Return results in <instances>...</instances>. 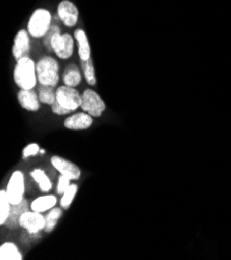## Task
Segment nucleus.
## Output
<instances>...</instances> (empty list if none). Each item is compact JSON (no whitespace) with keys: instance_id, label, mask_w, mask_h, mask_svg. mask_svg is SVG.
Wrapping results in <instances>:
<instances>
[{"instance_id":"1","label":"nucleus","mask_w":231,"mask_h":260,"mask_svg":"<svg viewBox=\"0 0 231 260\" xmlns=\"http://www.w3.org/2000/svg\"><path fill=\"white\" fill-rule=\"evenodd\" d=\"M14 81L20 89L30 90L37 85V63L30 57H24L17 61L14 69Z\"/></svg>"},{"instance_id":"2","label":"nucleus","mask_w":231,"mask_h":260,"mask_svg":"<svg viewBox=\"0 0 231 260\" xmlns=\"http://www.w3.org/2000/svg\"><path fill=\"white\" fill-rule=\"evenodd\" d=\"M38 81L42 85L56 87L59 82V63L51 57L44 56L37 62Z\"/></svg>"},{"instance_id":"3","label":"nucleus","mask_w":231,"mask_h":260,"mask_svg":"<svg viewBox=\"0 0 231 260\" xmlns=\"http://www.w3.org/2000/svg\"><path fill=\"white\" fill-rule=\"evenodd\" d=\"M52 16L48 10L38 9L30 16L27 24V31L35 39L44 38L52 26Z\"/></svg>"},{"instance_id":"4","label":"nucleus","mask_w":231,"mask_h":260,"mask_svg":"<svg viewBox=\"0 0 231 260\" xmlns=\"http://www.w3.org/2000/svg\"><path fill=\"white\" fill-rule=\"evenodd\" d=\"M81 109L92 117H101L106 110V104L93 89H85L81 94Z\"/></svg>"},{"instance_id":"5","label":"nucleus","mask_w":231,"mask_h":260,"mask_svg":"<svg viewBox=\"0 0 231 260\" xmlns=\"http://www.w3.org/2000/svg\"><path fill=\"white\" fill-rule=\"evenodd\" d=\"M6 191L12 205L18 204L24 199L25 176L21 170H16L13 172L9 179Z\"/></svg>"},{"instance_id":"6","label":"nucleus","mask_w":231,"mask_h":260,"mask_svg":"<svg viewBox=\"0 0 231 260\" xmlns=\"http://www.w3.org/2000/svg\"><path fill=\"white\" fill-rule=\"evenodd\" d=\"M56 101L73 112L81 106V94L75 87L62 85L56 89Z\"/></svg>"},{"instance_id":"7","label":"nucleus","mask_w":231,"mask_h":260,"mask_svg":"<svg viewBox=\"0 0 231 260\" xmlns=\"http://www.w3.org/2000/svg\"><path fill=\"white\" fill-rule=\"evenodd\" d=\"M74 39L70 34L56 32L52 39V50L60 59H69L74 53Z\"/></svg>"},{"instance_id":"8","label":"nucleus","mask_w":231,"mask_h":260,"mask_svg":"<svg viewBox=\"0 0 231 260\" xmlns=\"http://www.w3.org/2000/svg\"><path fill=\"white\" fill-rule=\"evenodd\" d=\"M51 165H52L61 175L67 176L71 180H78L81 177V170L75 163L59 157V155H53L50 159Z\"/></svg>"},{"instance_id":"9","label":"nucleus","mask_w":231,"mask_h":260,"mask_svg":"<svg viewBox=\"0 0 231 260\" xmlns=\"http://www.w3.org/2000/svg\"><path fill=\"white\" fill-rule=\"evenodd\" d=\"M46 226V219L42 213L35 211H27L24 213L20 219V227L26 229L28 233L36 235L41 230H44Z\"/></svg>"},{"instance_id":"10","label":"nucleus","mask_w":231,"mask_h":260,"mask_svg":"<svg viewBox=\"0 0 231 260\" xmlns=\"http://www.w3.org/2000/svg\"><path fill=\"white\" fill-rule=\"evenodd\" d=\"M29 32L25 29L20 30L15 39L13 44L12 53L16 61L24 58L29 57L30 55V38Z\"/></svg>"},{"instance_id":"11","label":"nucleus","mask_w":231,"mask_h":260,"mask_svg":"<svg viewBox=\"0 0 231 260\" xmlns=\"http://www.w3.org/2000/svg\"><path fill=\"white\" fill-rule=\"evenodd\" d=\"M57 14L60 21L67 26V27H73L78 22L79 12L75 4L70 0H62L58 5Z\"/></svg>"},{"instance_id":"12","label":"nucleus","mask_w":231,"mask_h":260,"mask_svg":"<svg viewBox=\"0 0 231 260\" xmlns=\"http://www.w3.org/2000/svg\"><path fill=\"white\" fill-rule=\"evenodd\" d=\"M93 123V117L86 112H79L70 115L63 121V125L72 131H84L89 128Z\"/></svg>"},{"instance_id":"13","label":"nucleus","mask_w":231,"mask_h":260,"mask_svg":"<svg viewBox=\"0 0 231 260\" xmlns=\"http://www.w3.org/2000/svg\"><path fill=\"white\" fill-rule=\"evenodd\" d=\"M29 210H31L30 203L28 202L27 199H25V198L20 203L13 204L9 218L5 225L11 230L17 229L18 227H20V219H21L22 215Z\"/></svg>"},{"instance_id":"14","label":"nucleus","mask_w":231,"mask_h":260,"mask_svg":"<svg viewBox=\"0 0 231 260\" xmlns=\"http://www.w3.org/2000/svg\"><path fill=\"white\" fill-rule=\"evenodd\" d=\"M18 101L20 106L27 111L37 112L40 109L41 101L39 99V94L34 89H21L18 92Z\"/></svg>"},{"instance_id":"15","label":"nucleus","mask_w":231,"mask_h":260,"mask_svg":"<svg viewBox=\"0 0 231 260\" xmlns=\"http://www.w3.org/2000/svg\"><path fill=\"white\" fill-rule=\"evenodd\" d=\"M57 202H58V199L55 195H50V194L43 195L31 201L30 209L31 211L43 214V213L49 212L51 209L55 207Z\"/></svg>"},{"instance_id":"16","label":"nucleus","mask_w":231,"mask_h":260,"mask_svg":"<svg viewBox=\"0 0 231 260\" xmlns=\"http://www.w3.org/2000/svg\"><path fill=\"white\" fill-rule=\"evenodd\" d=\"M74 39L78 45V55L80 60H87L91 58V48L86 32L83 29H76L74 32Z\"/></svg>"},{"instance_id":"17","label":"nucleus","mask_w":231,"mask_h":260,"mask_svg":"<svg viewBox=\"0 0 231 260\" xmlns=\"http://www.w3.org/2000/svg\"><path fill=\"white\" fill-rule=\"evenodd\" d=\"M62 81L64 85L70 87L78 86L82 81L81 72L78 66H76L75 63L68 64L62 74Z\"/></svg>"},{"instance_id":"18","label":"nucleus","mask_w":231,"mask_h":260,"mask_svg":"<svg viewBox=\"0 0 231 260\" xmlns=\"http://www.w3.org/2000/svg\"><path fill=\"white\" fill-rule=\"evenodd\" d=\"M30 176L34 178V180L38 184L40 190L43 193H48L51 190H52L53 184L51 181L50 177L47 175V173L41 169V168H36L30 172Z\"/></svg>"},{"instance_id":"19","label":"nucleus","mask_w":231,"mask_h":260,"mask_svg":"<svg viewBox=\"0 0 231 260\" xmlns=\"http://www.w3.org/2000/svg\"><path fill=\"white\" fill-rule=\"evenodd\" d=\"M0 259L2 260H22L23 255L18 246L12 242H6L0 246Z\"/></svg>"},{"instance_id":"20","label":"nucleus","mask_w":231,"mask_h":260,"mask_svg":"<svg viewBox=\"0 0 231 260\" xmlns=\"http://www.w3.org/2000/svg\"><path fill=\"white\" fill-rule=\"evenodd\" d=\"M62 214H63V211H62V207H53V209H51L48 214L45 216V219H46V226H45V229L44 231L46 233H50L52 232L57 224H58V221L60 220V218L62 217Z\"/></svg>"},{"instance_id":"21","label":"nucleus","mask_w":231,"mask_h":260,"mask_svg":"<svg viewBox=\"0 0 231 260\" xmlns=\"http://www.w3.org/2000/svg\"><path fill=\"white\" fill-rule=\"evenodd\" d=\"M38 94L41 103L45 104V105H52L56 101V90L55 87L52 86L40 84Z\"/></svg>"},{"instance_id":"22","label":"nucleus","mask_w":231,"mask_h":260,"mask_svg":"<svg viewBox=\"0 0 231 260\" xmlns=\"http://www.w3.org/2000/svg\"><path fill=\"white\" fill-rule=\"evenodd\" d=\"M12 209V203L9 200L6 190L0 191V225H5L10 212Z\"/></svg>"},{"instance_id":"23","label":"nucleus","mask_w":231,"mask_h":260,"mask_svg":"<svg viewBox=\"0 0 231 260\" xmlns=\"http://www.w3.org/2000/svg\"><path fill=\"white\" fill-rule=\"evenodd\" d=\"M80 63H81V69L87 84L94 86L96 84V77H95V71H94L92 59L89 58L87 60H80Z\"/></svg>"},{"instance_id":"24","label":"nucleus","mask_w":231,"mask_h":260,"mask_svg":"<svg viewBox=\"0 0 231 260\" xmlns=\"http://www.w3.org/2000/svg\"><path fill=\"white\" fill-rule=\"evenodd\" d=\"M78 192V186L76 184H71V186L69 187V189L64 192L63 195H61V199H60V206L64 210H68L69 207L71 206L72 202L74 201L76 194Z\"/></svg>"},{"instance_id":"25","label":"nucleus","mask_w":231,"mask_h":260,"mask_svg":"<svg viewBox=\"0 0 231 260\" xmlns=\"http://www.w3.org/2000/svg\"><path fill=\"white\" fill-rule=\"evenodd\" d=\"M58 31H60L59 26L58 25H52V26H51V28L49 29V31L43 38V45H44V47L47 51H53L52 50V39L55 36V34L58 32Z\"/></svg>"},{"instance_id":"26","label":"nucleus","mask_w":231,"mask_h":260,"mask_svg":"<svg viewBox=\"0 0 231 260\" xmlns=\"http://www.w3.org/2000/svg\"><path fill=\"white\" fill-rule=\"evenodd\" d=\"M40 146L37 143H30L25 146L22 150V155L24 159H27L30 157H36V155L40 152Z\"/></svg>"},{"instance_id":"27","label":"nucleus","mask_w":231,"mask_h":260,"mask_svg":"<svg viewBox=\"0 0 231 260\" xmlns=\"http://www.w3.org/2000/svg\"><path fill=\"white\" fill-rule=\"evenodd\" d=\"M71 179L68 178L64 175H60L58 178V184H57V194L58 195H63L64 192L69 189V187L71 186Z\"/></svg>"},{"instance_id":"28","label":"nucleus","mask_w":231,"mask_h":260,"mask_svg":"<svg viewBox=\"0 0 231 260\" xmlns=\"http://www.w3.org/2000/svg\"><path fill=\"white\" fill-rule=\"evenodd\" d=\"M51 110H52V112L54 114H56V115H68V114L72 113L71 110H69V109L64 108L63 106H61L57 101H55L52 104V105H51Z\"/></svg>"}]
</instances>
